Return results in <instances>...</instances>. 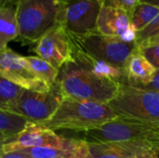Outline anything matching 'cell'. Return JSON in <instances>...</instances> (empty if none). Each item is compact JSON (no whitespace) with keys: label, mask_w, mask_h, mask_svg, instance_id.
Returning <instances> with one entry per match:
<instances>
[{"label":"cell","mask_w":159,"mask_h":158,"mask_svg":"<svg viewBox=\"0 0 159 158\" xmlns=\"http://www.w3.org/2000/svg\"><path fill=\"white\" fill-rule=\"evenodd\" d=\"M56 85L63 98L108 104L122 83L98 77L72 61L60 69Z\"/></svg>","instance_id":"cell-1"},{"label":"cell","mask_w":159,"mask_h":158,"mask_svg":"<svg viewBox=\"0 0 159 158\" xmlns=\"http://www.w3.org/2000/svg\"><path fill=\"white\" fill-rule=\"evenodd\" d=\"M115 111L104 103L63 98L53 116L43 124L50 129L86 132L117 118Z\"/></svg>","instance_id":"cell-2"},{"label":"cell","mask_w":159,"mask_h":158,"mask_svg":"<svg viewBox=\"0 0 159 158\" xmlns=\"http://www.w3.org/2000/svg\"><path fill=\"white\" fill-rule=\"evenodd\" d=\"M83 133V140L90 142L133 143L159 148V124L118 116L113 121Z\"/></svg>","instance_id":"cell-3"},{"label":"cell","mask_w":159,"mask_h":158,"mask_svg":"<svg viewBox=\"0 0 159 158\" xmlns=\"http://www.w3.org/2000/svg\"><path fill=\"white\" fill-rule=\"evenodd\" d=\"M15 9L18 39L23 44L36 43L58 21L57 0H17Z\"/></svg>","instance_id":"cell-4"},{"label":"cell","mask_w":159,"mask_h":158,"mask_svg":"<svg viewBox=\"0 0 159 158\" xmlns=\"http://www.w3.org/2000/svg\"><path fill=\"white\" fill-rule=\"evenodd\" d=\"M108 105L122 118L159 124V92L123 83Z\"/></svg>","instance_id":"cell-5"},{"label":"cell","mask_w":159,"mask_h":158,"mask_svg":"<svg viewBox=\"0 0 159 158\" xmlns=\"http://www.w3.org/2000/svg\"><path fill=\"white\" fill-rule=\"evenodd\" d=\"M69 35L73 49L82 51L121 69L124 68L127 60L137 48L136 43H127L117 37L102 34L97 31L84 35L72 34Z\"/></svg>","instance_id":"cell-6"},{"label":"cell","mask_w":159,"mask_h":158,"mask_svg":"<svg viewBox=\"0 0 159 158\" xmlns=\"http://www.w3.org/2000/svg\"><path fill=\"white\" fill-rule=\"evenodd\" d=\"M58 1V0H57ZM59 2L57 23L69 34L84 35L96 32L103 0H65Z\"/></svg>","instance_id":"cell-7"},{"label":"cell","mask_w":159,"mask_h":158,"mask_svg":"<svg viewBox=\"0 0 159 158\" xmlns=\"http://www.w3.org/2000/svg\"><path fill=\"white\" fill-rule=\"evenodd\" d=\"M62 99L56 84L48 92L23 89L18 102V114L29 122L43 125L53 116Z\"/></svg>","instance_id":"cell-8"},{"label":"cell","mask_w":159,"mask_h":158,"mask_svg":"<svg viewBox=\"0 0 159 158\" xmlns=\"http://www.w3.org/2000/svg\"><path fill=\"white\" fill-rule=\"evenodd\" d=\"M0 75L24 89L48 92L52 88L36 76L25 57L7 47L0 50Z\"/></svg>","instance_id":"cell-9"},{"label":"cell","mask_w":159,"mask_h":158,"mask_svg":"<svg viewBox=\"0 0 159 158\" xmlns=\"http://www.w3.org/2000/svg\"><path fill=\"white\" fill-rule=\"evenodd\" d=\"M33 51L36 53L37 57L59 70L67 62L74 61L70 35L59 23L35 43Z\"/></svg>","instance_id":"cell-10"},{"label":"cell","mask_w":159,"mask_h":158,"mask_svg":"<svg viewBox=\"0 0 159 158\" xmlns=\"http://www.w3.org/2000/svg\"><path fill=\"white\" fill-rule=\"evenodd\" d=\"M96 31L127 43H136L137 31L132 26L130 14L120 8L103 5L97 20Z\"/></svg>","instance_id":"cell-11"},{"label":"cell","mask_w":159,"mask_h":158,"mask_svg":"<svg viewBox=\"0 0 159 158\" xmlns=\"http://www.w3.org/2000/svg\"><path fill=\"white\" fill-rule=\"evenodd\" d=\"M88 142L89 158H136L158 156L159 148L119 142Z\"/></svg>","instance_id":"cell-12"},{"label":"cell","mask_w":159,"mask_h":158,"mask_svg":"<svg viewBox=\"0 0 159 158\" xmlns=\"http://www.w3.org/2000/svg\"><path fill=\"white\" fill-rule=\"evenodd\" d=\"M123 71L125 83L141 88L152 81L157 68L139 51L137 47L136 50L127 60Z\"/></svg>","instance_id":"cell-13"},{"label":"cell","mask_w":159,"mask_h":158,"mask_svg":"<svg viewBox=\"0 0 159 158\" xmlns=\"http://www.w3.org/2000/svg\"><path fill=\"white\" fill-rule=\"evenodd\" d=\"M73 58L78 65L98 77L114 80L122 84L125 83V74L123 69L114 64L93 58L76 49H73Z\"/></svg>","instance_id":"cell-14"},{"label":"cell","mask_w":159,"mask_h":158,"mask_svg":"<svg viewBox=\"0 0 159 158\" xmlns=\"http://www.w3.org/2000/svg\"><path fill=\"white\" fill-rule=\"evenodd\" d=\"M19 36L15 7H0V50L7 47V44Z\"/></svg>","instance_id":"cell-15"},{"label":"cell","mask_w":159,"mask_h":158,"mask_svg":"<svg viewBox=\"0 0 159 158\" xmlns=\"http://www.w3.org/2000/svg\"><path fill=\"white\" fill-rule=\"evenodd\" d=\"M24 88L0 75V110L18 114V102Z\"/></svg>","instance_id":"cell-16"},{"label":"cell","mask_w":159,"mask_h":158,"mask_svg":"<svg viewBox=\"0 0 159 158\" xmlns=\"http://www.w3.org/2000/svg\"><path fill=\"white\" fill-rule=\"evenodd\" d=\"M25 59L32 71L39 79L50 87H53L56 84L60 72L59 69L53 67L51 64L37 56H27Z\"/></svg>","instance_id":"cell-17"},{"label":"cell","mask_w":159,"mask_h":158,"mask_svg":"<svg viewBox=\"0 0 159 158\" xmlns=\"http://www.w3.org/2000/svg\"><path fill=\"white\" fill-rule=\"evenodd\" d=\"M159 15V7L147 3L139 2L130 13L131 23L138 32L143 30Z\"/></svg>","instance_id":"cell-18"},{"label":"cell","mask_w":159,"mask_h":158,"mask_svg":"<svg viewBox=\"0 0 159 158\" xmlns=\"http://www.w3.org/2000/svg\"><path fill=\"white\" fill-rule=\"evenodd\" d=\"M29 121L16 114L0 110V134L6 138H13L20 133Z\"/></svg>","instance_id":"cell-19"},{"label":"cell","mask_w":159,"mask_h":158,"mask_svg":"<svg viewBox=\"0 0 159 158\" xmlns=\"http://www.w3.org/2000/svg\"><path fill=\"white\" fill-rule=\"evenodd\" d=\"M15 151L23 153L28 158H73L69 152L53 147L20 148Z\"/></svg>","instance_id":"cell-20"},{"label":"cell","mask_w":159,"mask_h":158,"mask_svg":"<svg viewBox=\"0 0 159 158\" xmlns=\"http://www.w3.org/2000/svg\"><path fill=\"white\" fill-rule=\"evenodd\" d=\"M159 35V15L143 30L137 33L136 45H140L144 41Z\"/></svg>","instance_id":"cell-21"},{"label":"cell","mask_w":159,"mask_h":158,"mask_svg":"<svg viewBox=\"0 0 159 158\" xmlns=\"http://www.w3.org/2000/svg\"><path fill=\"white\" fill-rule=\"evenodd\" d=\"M138 49L157 69H159V45L142 46L138 47Z\"/></svg>","instance_id":"cell-22"},{"label":"cell","mask_w":159,"mask_h":158,"mask_svg":"<svg viewBox=\"0 0 159 158\" xmlns=\"http://www.w3.org/2000/svg\"><path fill=\"white\" fill-rule=\"evenodd\" d=\"M139 1L140 0H103V5L123 9L130 14L138 5Z\"/></svg>","instance_id":"cell-23"},{"label":"cell","mask_w":159,"mask_h":158,"mask_svg":"<svg viewBox=\"0 0 159 158\" xmlns=\"http://www.w3.org/2000/svg\"><path fill=\"white\" fill-rule=\"evenodd\" d=\"M141 88H144V89L159 92V69H157V72H156L152 81L148 85L141 87Z\"/></svg>","instance_id":"cell-24"},{"label":"cell","mask_w":159,"mask_h":158,"mask_svg":"<svg viewBox=\"0 0 159 158\" xmlns=\"http://www.w3.org/2000/svg\"><path fill=\"white\" fill-rule=\"evenodd\" d=\"M0 158H28L23 153L20 151L4 152L0 150Z\"/></svg>","instance_id":"cell-25"},{"label":"cell","mask_w":159,"mask_h":158,"mask_svg":"<svg viewBox=\"0 0 159 158\" xmlns=\"http://www.w3.org/2000/svg\"><path fill=\"white\" fill-rule=\"evenodd\" d=\"M149 45H159V35L152 37L146 41H144L143 43L138 45V47H142V46H149Z\"/></svg>","instance_id":"cell-26"},{"label":"cell","mask_w":159,"mask_h":158,"mask_svg":"<svg viewBox=\"0 0 159 158\" xmlns=\"http://www.w3.org/2000/svg\"><path fill=\"white\" fill-rule=\"evenodd\" d=\"M17 0H0V7H15Z\"/></svg>","instance_id":"cell-27"},{"label":"cell","mask_w":159,"mask_h":158,"mask_svg":"<svg viewBox=\"0 0 159 158\" xmlns=\"http://www.w3.org/2000/svg\"><path fill=\"white\" fill-rule=\"evenodd\" d=\"M139 2H141V3H147V4H150V5H153L155 7H159V0H140Z\"/></svg>","instance_id":"cell-28"},{"label":"cell","mask_w":159,"mask_h":158,"mask_svg":"<svg viewBox=\"0 0 159 158\" xmlns=\"http://www.w3.org/2000/svg\"><path fill=\"white\" fill-rule=\"evenodd\" d=\"M13 139H14V137H13V138H6V137L2 136V135L0 134V145L3 144L4 142H9V141H11V140H13Z\"/></svg>","instance_id":"cell-29"},{"label":"cell","mask_w":159,"mask_h":158,"mask_svg":"<svg viewBox=\"0 0 159 158\" xmlns=\"http://www.w3.org/2000/svg\"><path fill=\"white\" fill-rule=\"evenodd\" d=\"M158 156H154V155H151V156H140V157L136 158H156Z\"/></svg>","instance_id":"cell-30"},{"label":"cell","mask_w":159,"mask_h":158,"mask_svg":"<svg viewBox=\"0 0 159 158\" xmlns=\"http://www.w3.org/2000/svg\"><path fill=\"white\" fill-rule=\"evenodd\" d=\"M58 1H65V0H58Z\"/></svg>","instance_id":"cell-31"},{"label":"cell","mask_w":159,"mask_h":158,"mask_svg":"<svg viewBox=\"0 0 159 158\" xmlns=\"http://www.w3.org/2000/svg\"><path fill=\"white\" fill-rule=\"evenodd\" d=\"M156 158H159V157H158V156H157V157H156Z\"/></svg>","instance_id":"cell-32"}]
</instances>
